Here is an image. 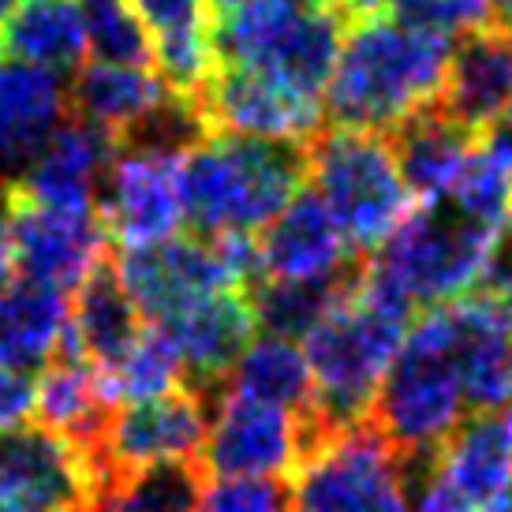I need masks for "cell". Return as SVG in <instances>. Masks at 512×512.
<instances>
[{
	"instance_id": "obj_1",
	"label": "cell",
	"mask_w": 512,
	"mask_h": 512,
	"mask_svg": "<svg viewBox=\"0 0 512 512\" xmlns=\"http://www.w3.org/2000/svg\"><path fill=\"white\" fill-rule=\"evenodd\" d=\"M449 60L453 42L404 27L385 8L356 15L322 94L326 128L389 139L404 120L441 98Z\"/></svg>"
},
{
	"instance_id": "obj_2",
	"label": "cell",
	"mask_w": 512,
	"mask_h": 512,
	"mask_svg": "<svg viewBox=\"0 0 512 512\" xmlns=\"http://www.w3.org/2000/svg\"><path fill=\"white\" fill-rule=\"evenodd\" d=\"M307 184L311 157L299 143L210 135L180 161L184 221L202 240H255Z\"/></svg>"
},
{
	"instance_id": "obj_3",
	"label": "cell",
	"mask_w": 512,
	"mask_h": 512,
	"mask_svg": "<svg viewBox=\"0 0 512 512\" xmlns=\"http://www.w3.org/2000/svg\"><path fill=\"white\" fill-rule=\"evenodd\" d=\"M501 232L456 214L449 202H423L367 258L363 288L400 311H434L471 296L498 255Z\"/></svg>"
},
{
	"instance_id": "obj_4",
	"label": "cell",
	"mask_w": 512,
	"mask_h": 512,
	"mask_svg": "<svg viewBox=\"0 0 512 512\" xmlns=\"http://www.w3.org/2000/svg\"><path fill=\"white\" fill-rule=\"evenodd\" d=\"M352 15L341 0H247L210 19L217 68L262 72L322 101Z\"/></svg>"
},
{
	"instance_id": "obj_5",
	"label": "cell",
	"mask_w": 512,
	"mask_h": 512,
	"mask_svg": "<svg viewBox=\"0 0 512 512\" xmlns=\"http://www.w3.org/2000/svg\"><path fill=\"white\" fill-rule=\"evenodd\" d=\"M408 322V314L359 285L356 296L303 337L314 378V427L326 441L370 419L385 370L408 337Z\"/></svg>"
},
{
	"instance_id": "obj_6",
	"label": "cell",
	"mask_w": 512,
	"mask_h": 512,
	"mask_svg": "<svg viewBox=\"0 0 512 512\" xmlns=\"http://www.w3.org/2000/svg\"><path fill=\"white\" fill-rule=\"evenodd\" d=\"M311 187L356 255H374L419 202L404 187L385 135L322 128L307 143Z\"/></svg>"
},
{
	"instance_id": "obj_7",
	"label": "cell",
	"mask_w": 512,
	"mask_h": 512,
	"mask_svg": "<svg viewBox=\"0 0 512 512\" xmlns=\"http://www.w3.org/2000/svg\"><path fill=\"white\" fill-rule=\"evenodd\" d=\"M464 419H468V400L449 356L441 307H434L419 314L415 326H408V337L374 397L370 427L404 460H412L438 453Z\"/></svg>"
},
{
	"instance_id": "obj_8",
	"label": "cell",
	"mask_w": 512,
	"mask_h": 512,
	"mask_svg": "<svg viewBox=\"0 0 512 512\" xmlns=\"http://www.w3.org/2000/svg\"><path fill=\"white\" fill-rule=\"evenodd\" d=\"M113 273L128 292L131 307L150 326H161L202 299L228 292V288L255 285L258 247L251 236H172L146 247H124L113 255Z\"/></svg>"
},
{
	"instance_id": "obj_9",
	"label": "cell",
	"mask_w": 512,
	"mask_h": 512,
	"mask_svg": "<svg viewBox=\"0 0 512 512\" xmlns=\"http://www.w3.org/2000/svg\"><path fill=\"white\" fill-rule=\"evenodd\" d=\"M404 486L412 512H494L505 505L512 498L509 415H468L434 456L404 460Z\"/></svg>"
},
{
	"instance_id": "obj_10",
	"label": "cell",
	"mask_w": 512,
	"mask_h": 512,
	"mask_svg": "<svg viewBox=\"0 0 512 512\" xmlns=\"http://www.w3.org/2000/svg\"><path fill=\"white\" fill-rule=\"evenodd\" d=\"M288 512H412L404 460L367 419L292 471Z\"/></svg>"
},
{
	"instance_id": "obj_11",
	"label": "cell",
	"mask_w": 512,
	"mask_h": 512,
	"mask_svg": "<svg viewBox=\"0 0 512 512\" xmlns=\"http://www.w3.org/2000/svg\"><path fill=\"white\" fill-rule=\"evenodd\" d=\"M322 445L314 423L292 419L270 404L221 397L206 430L199 468L206 479H292V471Z\"/></svg>"
},
{
	"instance_id": "obj_12",
	"label": "cell",
	"mask_w": 512,
	"mask_h": 512,
	"mask_svg": "<svg viewBox=\"0 0 512 512\" xmlns=\"http://www.w3.org/2000/svg\"><path fill=\"white\" fill-rule=\"evenodd\" d=\"M98 486L94 453L42 423L0 434V512H90Z\"/></svg>"
},
{
	"instance_id": "obj_13",
	"label": "cell",
	"mask_w": 512,
	"mask_h": 512,
	"mask_svg": "<svg viewBox=\"0 0 512 512\" xmlns=\"http://www.w3.org/2000/svg\"><path fill=\"white\" fill-rule=\"evenodd\" d=\"M180 161L139 146H116L113 165L98 191V217L105 236L124 247L172 240L184 225Z\"/></svg>"
},
{
	"instance_id": "obj_14",
	"label": "cell",
	"mask_w": 512,
	"mask_h": 512,
	"mask_svg": "<svg viewBox=\"0 0 512 512\" xmlns=\"http://www.w3.org/2000/svg\"><path fill=\"white\" fill-rule=\"evenodd\" d=\"M210 419L214 404L191 389H176L143 404H124L109 419L94 460L101 475H128L157 464L199 460Z\"/></svg>"
},
{
	"instance_id": "obj_15",
	"label": "cell",
	"mask_w": 512,
	"mask_h": 512,
	"mask_svg": "<svg viewBox=\"0 0 512 512\" xmlns=\"http://www.w3.org/2000/svg\"><path fill=\"white\" fill-rule=\"evenodd\" d=\"M199 113L210 135H240L266 143L307 146L326 128L322 101L303 98L262 72L217 68L199 94Z\"/></svg>"
},
{
	"instance_id": "obj_16",
	"label": "cell",
	"mask_w": 512,
	"mask_h": 512,
	"mask_svg": "<svg viewBox=\"0 0 512 512\" xmlns=\"http://www.w3.org/2000/svg\"><path fill=\"white\" fill-rule=\"evenodd\" d=\"M8 199H12L15 266L30 281L68 292V288L83 285L86 277L113 255L98 210L38 206V202L15 195L12 180H8Z\"/></svg>"
},
{
	"instance_id": "obj_17",
	"label": "cell",
	"mask_w": 512,
	"mask_h": 512,
	"mask_svg": "<svg viewBox=\"0 0 512 512\" xmlns=\"http://www.w3.org/2000/svg\"><path fill=\"white\" fill-rule=\"evenodd\" d=\"M161 329L184 363V385L210 404H217L225 378L258 333L255 311L243 288H228L202 299L169 322H161Z\"/></svg>"
},
{
	"instance_id": "obj_18",
	"label": "cell",
	"mask_w": 512,
	"mask_h": 512,
	"mask_svg": "<svg viewBox=\"0 0 512 512\" xmlns=\"http://www.w3.org/2000/svg\"><path fill=\"white\" fill-rule=\"evenodd\" d=\"M116 139L109 131L68 116L23 176L12 180L15 195L57 210H98V191L113 165Z\"/></svg>"
},
{
	"instance_id": "obj_19",
	"label": "cell",
	"mask_w": 512,
	"mask_h": 512,
	"mask_svg": "<svg viewBox=\"0 0 512 512\" xmlns=\"http://www.w3.org/2000/svg\"><path fill=\"white\" fill-rule=\"evenodd\" d=\"M255 247L258 270H262L266 281L318 277V273H333L348 266L352 258H359L341 236L337 221L329 217L326 202L314 195V187H303L296 199L258 232Z\"/></svg>"
},
{
	"instance_id": "obj_20",
	"label": "cell",
	"mask_w": 512,
	"mask_h": 512,
	"mask_svg": "<svg viewBox=\"0 0 512 512\" xmlns=\"http://www.w3.org/2000/svg\"><path fill=\"white\" fill-rule=\"evenodd\" d=\"M438 105L460 128L483 139L486 131L512 113V38L483 30L453 45L449 75Z\"/></svg>"
},
{
	"instance_id": "obj_21",
	"label": "cell",
	"mask_w": 512,
	"mask_h": 512,
	"mask_svg": "<svg viewBox=\"0 0 512 512\" xmlns=\"http://www.w3.org/2000/svg\"><path fill=\"white\" fill-rule=\"evenodd\" d=\"M124 4L154 45V64L165 86L180 98L199 101L217 72L206 4L202 0H124Z\"/></svg>"
},
{
	"instance_id": "obj_22",
	"label": "cell",
	"mask_w": 512,
	"mask_h": 512,
	"mask_svg": "<svg viewBox=\"0 0 512 512\" xmlns=\"http://www.w3.org/2000/svg\"><path fill=\"white\" fill-rule=\"evenodd\" d=\"M68 120V83L45 68L0 57V172L30 165Z\"/></svg>"
},
{
	"instance_id": "obj_23",
	"label": "cell",
	"mask_w": 512,
	"mask_h": 512,
	"mask_svg": "<svg viewBox=\"0 0 512 512\" xmlns=\"http://www.w3.org/2000/svg\"><path fill=\"white\" fill-rule=\"evenodd\" d=\"M172 101L165 79L150 68H116L90 60L72 72L68 83V116H79L113 139L146 124L157 109Z\"/></svg>"
},
{
	"instance_id": "obj_24",
	"label": "cell",
	"mask_w": 512,
	"mask_h": 512,
	"mask_svg": "<svg viewBox=\"0 0 512 512\" xmlns=\"http://www.w3.org/2000/svg\"><path fill=\"white\" fill-rule=\"evenodd\" d=\"M139 311L131 307L128 292L120 288L113 273V255L79 285V296L72 303V318L60 337L57 356L86 359L94 370L113 367L116 359L131 348L139 337Z\"/></svg>"
},
{
	"instance_id": "obj_25",
	"label": "cell",
	"mask_w": 512,
	"mask_h": 512,
	"mask_svg": "<svg viewBox=\"0 0 512 512\" xmlns=\"http://www.w3.org/2000/svg\"><path fill=\"white\" fill-rule=\"evenodd\" d=\"M479 143L483 139L471 135L468 128H460L453 116H445L438 101L423 113H415L412 120H404L389 135L404 187L412 191V199L419 206L423 202H441L449 195L456 172L464 169V161Z\"/></svg>"
},
{
	"instance_id": "obj_26",
	"label": "cell",
	"mask_w": 512,
	"mask_h": 512,
	"mask_svg": "<svg viewBox=\"0 0 512 512\" xmlns=\"http://www.w3.org/2000/svg\"><path fill=\"white\" fill-rule=\"evenodd\" d=\"M363 273H367V258L359 255L341 270L318 273V277H299V281H266L262 277L247 288L255 326L266 337L303 341L322 318H329L341 303L356 296Z\"/></svg>"
},
{
	"instance_id": "obj_27",
	"label": "cell",
	"mask_w": 512,
	"mask_h": 512,
	"mask_svg": "<svg viewBox=\"0 0 512 512\" xmlns=\"http://www.w3.org/2000/svg\"><path fill=\"white\" fill-rule=\"evenodd\" d=\"M72 318L68 292L15 277L0 292V370L27 374L45 370L60 348V337Z\"/></svg>"
},
{
	"instance_id": "obj_28",
	"label": "cell",
	"mask_w": 512,
	"mask_h": 512,
	"mask_svg": "<svg viewBox=\"0 0 512 512\" xmlns=\"http://www.w3.org/2000/svg\"><path fill=\"white\" fill-rule=\"evenodd\" d=\"M0 57L45 68L75 72L86 57V15L79 0H19L0 27Z\"/></svg>"
},
{
	"instance_id": "obj_29",
	"label": "cell",
	"mask_w": 512,
	"mask_h": 512,
	"mask_svg": "<svg viewBox=\"0 0 512 512\" xmlns=\"http://www.w3.org/2000/svg\"><path fill=\"white\" fill-rule=\"evenodd\" d=\"M113 404L101 397L98 370L86 359L53 356L34 382V423L83 449H98L101 434L113 419Z\"/></svg>"
},
{
	"instance_id": "obj_30",
	"label": "cell",
	"mask_w": 512,
	"mask_h": 512,
	"mask_svg": "<svg viewBox=\"0 0 512 512\" xmlns=\"http://www.w3.org/2000/svg\"><path fill=\"white\" fill-rule=\"evenodd\" d=\"M221 397L270 404L292 419L314 423V378L296 341H281V337H266V333L255 337L221 385Z\"/></svg>"
},
{
	"instance_id": "obj_31",
	"label": "cell",
	"mask_w": 512,
	"mask_h": 512,
	"mask_svg": "<svg viewBox=\"0 0 512 512\" xmlns=\"http://www.w3.org/2000/svg\"><path fill=\"white\" fill-rule=\"evenodd\" d=\"M206 471L199 460H176L157 468L101 475L90 512H195L206 494Z\"/></svg>"
},
{
	"instance_id": "obj_32",
	"label": "cell",
	"mask_w": 512,
	"mask_h": 512,
	"mask_svg": "<svg viewBox=\"0 0 512 512\" xmlns=\"http://www.w3.org/2000/svg\"><path fill=\"white\" fill-rule=\"evenodd\" d=\"M101 397L113 408L124 404H143V400L165 397L184 385V363L176 356L172 341L165 337L161 326H143L139 337L131 341V348L116 359L113 367L98 370Z\"/></svg>"
},
{
	"instance_id": "obj_33",
	"label": "cell",
	"mask_w": 512,
	"mask_h": 512,
	"mask_svg": "<svg viewBox=\"0 0 512 512\" xmlns=\"http://www.w3.org/2000/svg\"><path fill=\"white\" fill-rule=\"evenodd\" d=\"M441 202H449L456 214H464L475 225L505 232L512 225V176L501 169L498 157L479 143L464 161V169L456 172L453 187Z\"/></svg>"
},
{
	"instance_id": "obj_34",
	"label": "cell",
	"mask_w": 512,
	"mask_h": 512,
	"mask_svg": "<svg viewBox=\"0 0 512 512\" xmlns=\"http://www.w3.org/2000/svg\"><path fill=\"white\" fill-rule=\"evenodd\" d=\"M86 15V53L98 64L150 68L154 45L124 0H79Z\"/></svg>"
},
{
	"instance_id": "obj_35",
	"label": "cell",
	"mask_w": 512,
	"mask_h": 512,
	"mask_svg": "<svg viewBox=\"0 0 512 512\" xmlns=\"http://www.w3.org/2000/svg\"><path fill=\"white\" fill-rule=\"evenodd\" d=\"M385 12L400 19L404 27L445 38L453 45L494 27L490 0H385Z\"/></svg>"
},
{
	"instance_id": "obj_36",
	"label": "cell",
	"mask_w": 512,
	"mask_h": 512,
	"mask_svg": "<svg viewBox=\"0 0 512 512\" xmlns=\"http://www.w3.org/2000/svg\"><path fill=\"white\" fill-rule=\"evenodd\" d=\"M34 415V382L27 374L0 370V434L23 427Z\"/></svg>"
},
{
	"instance_id": "obj_37",
	"label": "cell",
	"mask_w": 512,
	"mask_h": 512,
	"mask_svg": "<svg viewBox=\"0 0 512 512\" xmlns=\"http://www.w3.org/2000/svg\"><path fill=\"white\" fill-rule=\"evenodd\" d=\"M15 232H12V199L8 180H0V292L15 281Z\"/></svg>"
},
{
	"instance_id": "obj_38",
	"label": "cell",
	"mask_w": 512,
	"mask_h": 512,
	"mask_svg": "<svg viewBox=\"0 0 512 512\" xmlns=\"http://www.w3.org/2000/svg\"><path fill=\"white\" fill-rule=\"evenodd\" d=\"M490 19H494V30L512 38V0H490Z\"/></svg>"
},
{
	"instance_id": "obj_39",
	"label": "cell",
	"mask_w": 512,
	"mask_h": 512,
	"mask_svg": "<svg viewBox=\"0 0 512 512\" xmlns=\"http://www.w3.org/2000/svg\"><path fill=\"white\" fill-rule=\"evenodd\" d=\"M202 4H206L210 19H217V15H225V12H236V8L247 4V0H202Z\"/></svg>"
},
{
	"instance_id": "obj_40",
	"label": "cell",
	"mask_w": 512,
	"mask_h": 512,
	"mask_svg": "<svg viewBox=\"0 0 512 512\" xmlns=\"http://www.w3.org/2000/svg\"><path fill=\"white\" fill-rule=\"evenodd\" d=\"M15 4H19V0H0V27L8 23V15L15 12Z\"/></svg>"
},
{
	"instance_id": "obj_41",
	"label": "cell",
	"mask_w": 512,
	"mask_h": 512,
	"mask_svg": "<svg viewBox=\"0 0 512 512\" xmlns=\"http://www.w3.org/2000/svg\"><path fill=\"white\" fill-rule=\"evenodd\" d=\"M195 512H210V509H202V505H199V509H195Z\"/></svg>"
}]
</instances>
